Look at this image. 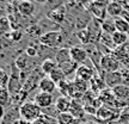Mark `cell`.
<instances>
[{
    "mask_svg": "<svg viewBox=\"0 0 129 124\" xmlns=\"http://www.w3.org/2000/svg\"><path fill=\"white\" fill-rule=\"evenodd\" d=\"M19 111H20V118L31 124L42 116V109L34 100H25L22 103Z\"/></svg>",
    "mask_w": 129,
    "mask_h": 124,
    "instance_id": "obj_1",
    "label": "cell"
},
{
    "mask_svg": "<svg viewBox=\"0 0 129 124\" xmlns=\"http://www.w3.org/2000/svg\"><path fill=\"white\" fill-rule=\"evenodd\" d=\"M38 42H40L41 46L47 47V48H51V49L59 48L60 49V47L63 43V36L61 35L60 31L51 30V31L42 33L41 36L38 37Z\"/></svg>",
    "mask_w": 129,
    "mask_h": 124,
    "instance_id": "obj_2",
    "label": "cell"
},
{
    "mask_svg": "<svg viewBox=\"0 0 129 124\" xmlns=\"http://www.w3.org/2000/svg\"><path fill=\"white\" fill-rule=\"evenodd\" d=\"M118 67H120V61L117 60L114 55H103L101 61V68L106 74L117 72Z\"/></svg>",
    "mask_w": 129,
    "mask_h": 124,
    "instance_id": "obj_3",
    "label": "cell"
},
{
    "mask_svg": "<svg viewBox=\"0 0 129 124\" xmlns=\"http://www.w3.org/2000/svg\"><path fill=\"white\" fill-rule=\"evenodd\" d=\"M20 106H11L9 110L1 115V124H14L20 119Z\"/></svg>",
    "mask_w": 129,
    "mask_h": 124,
    "instance_id": "obj_4",
    "label": "cell"
},
{
    "mask_svg": "<svg viewBox=\"0 0 129 124\" xmlns=\"http://www.w3.org/2000/svg\"><path fill=\"white\" fill-rule=\"evenodd\" d=\"M47 18L55 24H63L67 19V11L64 6H61L59 9H55L47 13Z\"/></svg>",
    "mask_w": 129,
    "mask_h": 124,
    "instance_id": "obj_5",
    "label": "cell"
},
{
    "mask_svg": "<svg viewBox=\"0 0 129 124\" xmlns=\"http://www.w3.org/2000/svg\"><path fill=\"white\" fill-rule=\"evenodd\" d=\"M71 56L72 60L80 66L85 63V61L88 59V53L86 49L81 48L80 46H73L71 47Z\"/></svg>",
    "mask_w": 129,
    "mask_h": 124,
    "instance_id": "obj_6",
    "label": "cell"
},
{
    "mask_svg": "<svg viewBox=\"0 0 129 124\" xmlns=\"http://www.w3.org/2000/svg\"><path fill=\"white\" fill-rule=\"evenodd\" d=\"M34 101H35L37 105L41 107L42 110H44V109H48V107L53 106L54 98H53V94H50V93L40 92V93H37L36 96H35Z\"/></svg>",
    "mask_w": 129,
    "mask_h": 124,
    "instance_id": "obj_7",
    "label": "cell"
},
{
    "mask_svg": "<svg viewBox=\"0 0 129 124\" xmlns=\"http://www.w3.org/2000/svg\"><path fill=\"white\" fill-rule=\"evenodd\" d=\"M72 101H73V99H72L71 97L61 96L55 100V105L54 106H55V109L57 110L59 113H66V112H69V111H71Z\"/></svg>",
    "mask_w": 129,
    "mask_h": 124,
    "instance_id": "obj_8",
    "label": "cell"
},
{
    "mask_svg": "<svg viewBox=\"0 0 129 124\" xmlns=\"http://www.w3.org/2000/svg\"><path fill=\"white\" fill-rule=\"evenodd\" d=\"M106 12L111 18H120L124 13V9H123V4L120 1H110L108 3V7H106Z\"/></svg>",
    "mask_w": 129,
    "mask_h": 124,
    "instance_id": "obj_9",
    "label": "cell"
},
{
    "mask_svg": "<svg viewBox=\"0 0 129 124\" xmlns=\"http://www.w3.org/2000/svg\"><path fill=\"white\" fill-rule=\"evenodd\" d=\"M75 78L88 82L93 79V69L91 67H87L86 64H80L75 72Z\"/></svg>",
    "mask_w": 129,
    "mask_h": 124,
    "instance_id": "obj_10",
    "label": "cell"
},
{
    "mask_svg": "<svg viewBox=\"0 0 129 124\" xmlns=\"http://www.w3.org/2000/svg\"><path fill=\"white\" fill-rule=\"evenodd\" d=\"M17 10L22 16L29 17V16H32L35 12V5L30 0H20L17 5Z\"/></svg>",
    "mask_w": 129,
    "mask_h": 124,
    "instance_id": "obj_11",
    "label": "cell"
},
{
    "mask_svg": "<svg viewBox=\"0 0 129 124\" xmlns=\"http://www.w3.org/2000/svg\"><path fill=\"white\" fill-rule=\"evenodd\" d=\"M56 86H57V85H56L49 76H44V78L40 81L38 88H40V92L50 93V94H53V92L56 90Z\"/></svg>",
    "mask_w": 129,
    "mask_h": 124,
    "instance_id": "obj_12",
    "label": "cell"
},
{
    "mask_svg": "<svg viewBox=\"0 0 129 124\" xmlns=\"http://www.w3.org/2000/svg\"><path fill=\"white\" fill-rule=\"evenodd\" d=\"M54 60L56 61L57 66L64 63V62H67L69 60H72L71 48H60V49H57L55 53V56H54Z\"/></svg>",
    "mask_w": 129,
    "mask_h": 124,
    "instance_id": "obj_13",
    "label": "cell"
},
{
    "mask_svg": "<svg viewBox=\"0 0 129 124\" xmlns=\"http://www.w3.org/2000/svg\"><path fill=\"white\" fill-rule=\"evenodd\" d=\"M57 123L59 124H80V119L77 117H74L71 112H66V113H59L56 117Z\"/></svg>",
    "mask_w": 129,
    "mask_h": 124,
    "instance_id": "obj_14",
    "label": "cell"
},
{
    "mask_svg": "<svg viewBox=\"0 0 129 124\" xmlns=\"http://www.w3.org/2000/svg\"><path fill=\"white\" fill-rule=\"evenodd\" d=\"M104 82L106 85H109L110 87H117L120 86V84L122 82V78H121V74L117 73V72H114V73H108L106 74V78L104 79Z\"/></svg>",
    "mask_w": 129,
    "mask_h": 124,
    "instance_id": "obj_15",
    "label": "cell"
},
{
    "mask_svg": "<svg viewBox=\"0 0 129 124\" xmlns=\"http://www.w3.org/2000/svg\"><path fill=\"white\" fill-rule=\"evenodd\" d=\"M55 68H57V63L53 59H44L43 62L41 63V70L43 72L44 75H48V76L50 75V73Z\"/></svg>",
    "mask_w": 129,
    "mask_h": 124,
    "instance_id": "obj_16",
    "label": "cell"
},
{
    "mask_svg": "<svg viewBox=\"0 0 129 124\" xmlns=\"http://www.w3.org/2000/svg\"><path fill=\"white\" fill-rule=\"evenodd\" d=\"M85 109H84V106L79 103V101H77V100H74L73 99V101H72V107H71V113L74 116V117H77L78 119H83V117H84V115H85Z\"/></svg>",
    "mask_w": 129,
    "mask_h": 124,
    "instance_id": "obj_17",
    "label": "cell"
},
{
    "mask_svg": "<svg viewBox=\"0 0 129 124\" xmlns=\"http://www.w3.org/2000/svg\"><path fill=\"white\" fill-rule=\"evenodd\" d=\"M111 36H112V41H114L115 47H122V46H124L125 43H128V39H129L128 33L116 31L115 33H112Z\"/></svg>",
    "mask_w": 129,
    "mask_h": 124,
    "instance_id": "obj_18",
    "label": "cell"
},
{
    "mask_svg": "<svg viewBox=\"0 0 129 124\" xmlns=\"http://www.w3.org/2000/svg\"><path fill=\"white\" fill-rule=\"evenodd\" d=\"M78 67H79V64L77 63V62H74L73 60H69L62 64H59V68H61V70L66 74V76L69 75V74H72V73H75L77 69H78Z\"/></svg>",
    "mask_w": 129,
    "mask_h": 124,
    "instance_id": "obj_19",
    "label": "cell"
},
{
    "mask_svg": "<svg viewBox=\"0 0 129 124\" xmlns=\"http://www.w3.org/2000/svg\"><path fill=\"white\" fill-rule=\"evenodd\" d=\"M73 88H74V94L77 92H78L79 94H83V93H85L88 90V82L75 78L73 81Z\"/></svg>",
    "mask_w": 129,
    "mask_h": 124,
    "instance_id": "obj_20",
    "label": "cell"
},
{
    "mask_svg": "<svg viewBox=\"0 0 129 124\" xmlns=\"http://www.w3.org/2000/svg\"><path fill=\"white\" fill-rule=\"evenodd\" d=\"M114 22H115V26H116V30H117V31L124 32V33H129V23L123 18V17L115 18Z\"/></svg>",
    "mask_w": 129,
    "mask_h": 124,
    "instance_id": "obj_21",
    "label": "cell"
},
{
    "mask_svg": "<svg viewBox=\"0 0 129 124\" xmlns=\"http://www.w3.org/2000/svg\"><path fill=\"white\" fill-rule=\"evenodd\" d=\"M49 78H50L56 85H59L60 82H62V81L66 80V74H64L63 72L61 70V68H59V66H57V68H55L50 73Z\"/></svg>",
    "mask_w": 129,
    "mask_h": 124,
    "instance_id": "obj_22",
    "label": "cell"
},
{
    "mask_svg": "<svg viewBox=\"0 0 129 124\" xmlns=\"http://www.w3.org/2000/svg\"><path fill=\"white\" fill-rule=\"evenodd\" d=\"M28 63H29V56L24 53V54H22L20 56H18L17 59H16V62H14V64H16V67L20 70V72H23L24 69L28 67Z\"/></svg>",
    "mask_w": 129,
    "mask_h": 124,
    "instance_id": "obj_23",
    "label": "cell"
},
{
    "mask_svg": "<svg viewBox=\"0 0 129 124\" xmlns=\"http://www.w3.org/2000/svg\"><path fill=\"white\" fill-rule=\"evenodd\" d=\"M102 30L103 32H105V33H109V35H112V33H115L117 30H116V26H115V22L114 20H103L102 22Z\"/></svg>",
    "mask_w": 129,
    "mask_h": 124,
    "instance_id": "obj_24",
    "label": "cell"
},
{
    "mask_svg": "<svg viewBox=\"0 0 129 124\" xmlns=\"http://www.w3.org/2000/svg\"><path fill=\"white\" fill-rule=\"evenodd\" d=\"M12 99V94L10 93V91L7 88H1L0 91V103H1V107H4L6 105H9V103H11Z\"/></svg>",
    "mask_w": 129,
    "mask_h": 124,
    "instance_id": "obj_25",
    "label": "cell"
},
{
    "mask_svg": "<svg viewBox=\"0 0 129 124\" xmlns=\"http://www.w3.org/2000/svg\"><path fill=\"white\" fill-rule=\"evenodd\" d=\"M77 37L79 38V41L81 42L83 44H85V46L92 43V41H91V35H90V32H88L87 29H84V30L78 31L77 32Z\"/></svg>",
    "mask_w": 129,
    "mask_h": 124,
    "instance_id": "obj_26",
    "label": "cell"
},
{
    "mask_svg": "<svg viewBox=\"0 0 129 124\" xmlns=\"http://www.w3.org/2000/svg\"><path fill=\"white\" fill-rule=\"evenodd\" d=\"M96 115L98 118H101V119L103 120H108L110 119L111 117H112V111L110 110V109H108V107H104V106H102V107H99L98 110H97Z\"/></svg>",
    "mask_w": 129,
    "mask_h": 124,
    "instance_id": "obj_27",
    "label": "cell"
},
{
    "mask_svg": "<svg viewBox=\"0 0 129 124\" xmlns=\"http://www.w3.org/2000/svg\"><path fill=\"white\" fill-rule=\"evenodd\" d=\"M63 3H64V0H48L47 4L44 5V7L47 10V13L53 11V10L59 9L61 6H63Z\"/></svg>",
    "mask_w": 129,
    "mask_h": 124,
    "instance_id": "obj_28",
    "label": "cell"
},
{
    "mask_svg": "<svg viewBox=\"0 0 129 124\" xmlns=\"http://www.w3.org/2000/svg\"><path fill=\"white\" fill-rule=\"evenodd\" d=\"M32 124H59V123H57V119L55 117H50V116H47L42 113L41 117L37 120H35Z\"/></svg>",
    "mask_w": 129,
    "mask_h": 124,
    "instance_id": "obj_29",
    "label": "cell"
},
{
    "mask_svg": "<svg viewBox=\"0 0 129 124\" xmlns=\"http://www.w3.org/2000/svg\"><path fill=\"white\" fill-rule=\"evenodd\" d=\"M24 53H25L29 57H37V56L40 55V50H38V48L35 46H28Z\"/></svg>",
    "mask_w": 129,
    "mask_h": 124,
    "instance_id": "obj_30",
    "label": "cell"
},
{
    "mask_svg": "<svg viewBox=\"0 0 129 124\" xmlns=\"http://www.w3.org/2000/svg\"><path fill=\"white\" fill-rule=\"evenodd\" d=\"M1 82H0V85H1V88H7L9 87V82H10V76L6 74V72H5L4 69H1Z\"/></svg>",
    "mask_w": 129,
    "mask_h": 124,
    "instance_id": "obj_31",
    "label": "cell"
},
{
    "mask_svg": "<svg viewBox=\"0 0 129 124\" xmlns=\"http://www.w3.org/2000/svg\"><path fill=\"white\" fill-rule=\"evenodd\" d=\"M10 26H11L10 20L6 18V17H3V18H1V32L5 33L6 31H10Z\"/></svg>",
    "mask_w": 129,
    "mask_h": 124,
    "instance_id": "obj_32",
    "label": "cell"
},
{
    "mask_svg": "<svg viewBox=\"0 0 129 124\" xmlns=\"http://www.w3.org/2000/svg\"><path fill=\"white\" fill-rule=\"evenodd\" d=\"M23 36V32L19 31V30H13V31L10 33V37H11V39L13 42H18L20 38Z\"/></svg>",
    "mask_w": 129,
    "mask_h": 124,
    "instance_id": "obj_33",
    "label": "cell"
},
{
    "mask_svg": "<svg viewBox=\"0 0 129 124\" xmlns=\"http://www.w3.org/2000/svg\"><path fill=\"white\" fill-rule=\"evenodd\" d=\"M77 1H78L80 5H83V6H90L94 0H77Z\"/></svg>",
    "mask_w": 129,
    "mask_h": 124,
    "instance_id": "obj_34",
    "label": "cell"
},
{
    "mask_svg": "<svg viewBox=\"0 0 129 124\" xmlns=\"http://www.w3.org/2000/svg\"><path fill=\"white\" fill-rule=\"evenodd\" d=\"M14 124H31V123H29V122H26V120H24L23 118H20V119H18Z\"/></svg>",
    "mask_w": 129,
    "mask_h": 124,
    "instance_id": "obj_35",
    "label": "cell"
},
{
    "mask_svg": "<svg viewBox=\"0 0 129 124\" xmlns=\"http://www.w3.org/2000/svg\"><path fill=\"white\" fill-rule=\"evenodd\" d=\"M35 3H37V4H42V5H46L47 4V1L48 0H34Z\"/></svg>",
    "mask_w": 129,
    "mask_h": 124,
    "instance_id": "obj_36",
    "label": "cell"
}]
</instances>
